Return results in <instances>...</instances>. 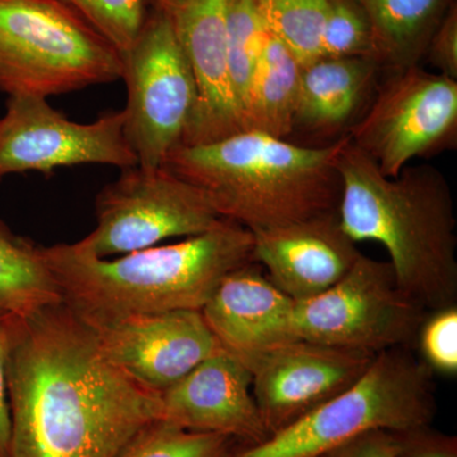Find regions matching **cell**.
Segmentation results:
<instances>
[{
  "mask_svg": "<svg viewBox=\"0 0 457 457\" xmlns=\"http://www.w3.org/2000/svg\"><path fill=\"white\" fill-rule=\"evenodd\" d=\"M9 457H119L161 392L112 362L64 302L21 318L7 366Z\"/></svg>",
  "mask_w": 457,
  "mask_h": 457,
  "instance_id": "6da1fadb",
  "label": "cell"
},
{
  "mask_svg": "<svg viewBox=\"0 0 457 457\" xmlns=\"http://www.w3.org/2000/svg\"><path fill=\"white\" fill-rule=\"evenodd\" d=\"M337 170L345 233L354 243L384 245L399 287L427 312L456 305V218L444 173L420 164L384 176L348 135Z\"/></svg>",
  "mask_w": 457,
  "mask_h": 457,
  "instance_id": "7a4b0ae2",
  "label": "cell"
},
{
  "mask_svg": "<svg viewBox=\"0 0 457 457\" xmlns=\"http://www.w3.org/2000/svg\"><path fill=\"white\" fill-rule=\"evenodd\" d=\"M251 230L227 220L176 245H154L116 260L75 243L42 246L62 302L86 319L203 311L221 279L253 261Z\"/></svg>",
  "mask_w": 457,
  "mask_h": 457,
  "instance_id": "3957f363",
  "label": "cell"
},
{
  "mask_svg": "<svg viewBox=\"0 0 457 457\" xmlns=\"http://www.w3.org/2000/svg\"><path fill=\"white\" fill-rule=\"evenodd\" d=\"M345 140L312 147L246 130L179 145L163 167L204 191L222 218L255 233L338 212L337 158Z\"/></svg>",
  "mask_w": 457,
  "mask_h": 457,
  "instance_id": "277c9868",
  "label": "cell"
},
{
  "mask_svg": "<svg viewBox=\"0 0 457 457\" xmlns=\"http://www.w3.org/2000/svg\"><path fill=\"white\" fill-rule=\"evenodd\" d=\"M122 56L62 0H0V92L65 95L122 79Z\"/></svg>",
  "mask_w": 457,
  "mask_h": 457,
  "instance_id": "5b68a950",
  "label": "cell"
},
{
  "mask_svg": "<svg viewBox=\"0 0 457 457\" xmlns=\"http://www.w3.org/2000/svg\"><path fill=\"white\" fill-rule=\"evenodd\" d=\"M432 374L409 348L380 352L347 390L233 457H315L375 429L432 425L437 411Z\"/></svg>",
  "mask_w": 457,
  "mask_h": 457,
  "instance_id": "8992f818",
  "label": "cell"
},
{
  "mask_svg": "<svg viewBox=\"0 0 457 457\" xmlns=\"http://www.w3.org/2000/svg\"><path fill=\"white\" fill-rule=\"evenodd\" d=\"M96 218L97 227L75 245L98 258L200 236L228 220L196 186L165 167L139 164L125 168L99 191Z\"/></svg>",
  "mask_w": 457,
  "mask_h": 457,
  "instance_id": "52a82bcc",
  "label": "cell"
},
{
  "mask_svg": "<svg viewBox=\"0 0 457 457\" xmlns=\"http://www.w3.org/2000/svg\"><path fill=\"white\" fill-rule=\"evenodd\" d=\"M427 314L399 287L389 262L361 254L341 281L295 302L293 333L295 338L378 354L416 343Z\"/></svg>",
  "mask_w": 457,
  "mask_h": 457,
  "instance_id": "ba28073f",
  "label": "cell"
},
{
  "mask_svg": "<svg viewBox=\"0 0 457 457\" xmlns=\"http://www.w3.org/2000/svg\"><path fill=\"white\" fill-rule=\"evenodd\" d=\"M122 64L126 137L141 167H163L182 145L196 106L194 77L167 12L149 11Z\"/></svg>",
  "mask_w": 457,
  "mask_h": 457,
  "instance_id": "9c48e42d",
  "label": "cell"
},
{
  "mask_svg": "<svg viewBox=\"0 0 457 457\" xmlns=\"http://www.w3.org/2000/svg\"><path fill=\"white\" fill-rule=\"evenodd\" d=\"M348 137L386 177L398 176L413 159L451 149L457 137V80L420 65L393 71Z\"/></svg>",
  "mask_w": 457,
  "mask_h": 457,
  "instance_id": "30bf717a",
  "label": "cell"
},
{
  "mask_svg": "<svg viewBox=\"0 0 457 457\" xmlns=\"http://www.w3.org/2000/svg\"><path fill=\"white\" fill-rule=\"evenodd\" d=\"M125 111L78 123L50 106L46 98L8 97L0 119V182L11 174L51 173L62 167L139 164L125 134Z\"/></svg>",
  "mask_w": 457,
  "mask_h": 457,
  "instance_id": "8fae6325",
  "label": "cell"
},
{
  "mask_svg": "<svg viewBox=\"0 0 457 457\" xmlns=\"http://www.w3.org/2000/svg\"><path fill=\"white\" fill-rule=\"evenodd\" d=\"M375 356L296 338L236 357L251 372L255 403L272 436L357 383Z\"/></svg>",
  "mask_w": 457,
  "mask_h": 457,
  "instance_id": "7c38bea8",
  "label": "cell"
},
{
  "mask_svg": "<svg viewBox=\"0 0 457 457\" xmlns=\"http://www.w3.org/2000/svg\"><path fill=\"white\" fill-rule=\"evenodd\" d=\"M83 319L108 359L156 392L168 389L222 348L201 311Z\"/></svg>",
  "mask_w": 457,
  "mask_h": 457,
  "instance_id": "4fadbf2b",
  "label": "cell"
},
{
  "mask_svg": "<svg viewBox=\"0 0 457 457\" xmlns=\"http://www.w3.org/2000/svg\"><path fill=\"white\" fill-rule=\"evenodd\" d=\"M163 12L170 14L196 87V106L182 145L245 131L228 69L227 0H170Z\"/></svg>",
  "mask_w": 457,
  "mask_h": 457,
  "instance_id": "5bb4252c",
  "label": "cell"
},
{
  "mask_svg": "<svg viewBox=\"0 0 457 457\" xmlns=\"http://www.w3.org/2000/svg\"><path fill=\"white\" fill-rule=\"evenodd\" d=\"M161 420L188 431L219 433L248 446L270 437L252 390V375L219 350L161 393Z\"/></svg>",
  "mask_w": 457,
  "mask_h": 457,
  "instance_id": "9a60e30c",
  "label": "cell"
},
{
  "mask_svg": "<svg viewBox=\"0 0 457 457\" xmlns=\"http://www.w3.org/2000/svg\"><path fill=\"white\" fill-rule=\"evenodd\" d=\"M252 234L253 261L294 302L335 286L362 254L343 230L338 212Z\"/></svg>",
  "mask_w": 457,
  "mask_h": 457,
  "instance_id": "2e32d148",
  "label": "cell"
},
{
  "mask_svg": "<svg viewBox=\"0 0 457 457\" xmlns=\"http://www.w3.org/2000/svg\"><path fill=\"white\" fill-rule=\"evenodd\" d=\"M294 305V300L251 262L221 279L201 312L221 347L243 356L296 339Z\"/></svg>",
  "mask_w": 457,
  "mask_h": 457,
  "instance_id": "e0dca14e",
  "label": "cell"
},
{
  "mask_svg": "<svg viewBox=\"0 0 457 457\" xmlns=\"http://www.w3.org/2000/svg\"><path fill=\"white\" fill-rule=\"evenodd\" d=\"M380 69L371 57H320L303 66L295 130L330 134L347 125Z\"/></svg>",
  "mask_w": 457,
  "mask_h": 457,
  "instance_id": "ac0fdd59",
  "label": "cell"
},
{
  "mask_svg": "<svg viewBox=\"0 0 457 457\" xmlns=\"http://www.w3.org/2000/svg\"><path fill=\"white\" fill-rule=\"evenodd\" d=\"M368 18L376 60L403 71L420 65L450 0H356Z\"/></svg>",
  "mask_w": 457,
  "mask_h": 457,
  "instance_id": "d6986e66",
  "label": "cell"
},
{
  "mask_svg": "<svg viewBox=\"0 0 457 457\" xmlns=\"http://www.w3.org/2000/svg\"><path fill=\"white\" fill-rule=\"evenodd\" d=\"M302 65L287 47L267 31L266 42L255 68L248 104L245 130L288 139L295 131Z\"/></svg>",
  "mask_w": 457,
  "mask_h": 457,
  "instance_id": "ffe728a7",
  "label": "cell"
},
{
  "mask_svg": "<svg viewBox=\"0 0 457 457\" xmlns=\"http://www.w3.org/2000/svg\"><path fill=\"white\" fill-rule=\"evenodd\" d=\"M62 302L42 246L0 220V314L29 317Z\"/></svg>",
  "mask_w": 457,
  "mask_h": 457,
  "instance_id": "44dd1931",
  "label": "cell"
},
{
  "mask_svg": "<svg viewBox=\"0 0 457 457\" xmlns=\"http://www.w3.org/2000/svg\"><path fill=\"white\" fill-rule=\"evenodd\" d=\"M264 26L300 65L321 57V35L332 0H257Z\"/></svg>",
  "mask_w": 457,
  "mask_h": 457,
  "instance_id": "7402d4cb",
  "label": "cell"
},
{
  "mask_svg": "<svg viewBox=\"0 0 457 457\" xmlns=\"http://www.w3.org/2000/svg\"><path fill=\"white\" fill-rule=\"evenodd\" d=\"M225 25L231 84L245 128L249 88L267 37L257 0H227Z\"/></svg>",
  "mask_w": 457,
  "mask_h": 457,
  "instance_id": "603a6c76",
  "label": "cell"
},
{
  "mask_svg": "<svg viewBox=\"0 0 457 457\" xmlns=\"http://www.w3.org/2000/svg\"><path fill=\"white\" fill-rule=\"evenodd\" d=\"M246 446L230 436L188 431L156 420L141 429L119 457H233Z\"/></svg>",
  "mask_w": 457,
  "mask_h": 457,
  "instance_id": "cb8c5ba5",
  "label": "cell"
},
{
  "mask_svg": "<svg viewBox=\"0 0 457 457\" xmlns=\"http://www.w3.org/2000/svg\"><path fill=\"white\" fill-rule=\"evenodd\" d=\"M121 54L128 53L145 25L146 0H62Z\"/></svg>",
  "mask_w": 457,
  "mask_h": 457,
  "instance_id": "d4e9b609",
  "label": "cell"
},
{
  "mask_svg": "<svg viewBox=\"0 0 457 457\" xmlns=\"http://www.w3.org/2000/svg\"><path fill=\"white\" fill-rule=\"evenodd\" d=\"M321 57H371L376 60L371 29L356 0H332L330 3L321 35Z\"/></svg>",
  "mask_w": 457,
  "mask_h": 457,
  "instance_id": "484cf974",
  "label": "cell"
},
{
  "mask_svg": "<svg viewBox=\"0 0 457 457\" xmlns=\"http://www.w3.org/2000/svg\"><path fill=\"white\" fill-rule=\"evenodd\" d=\"M417 342L427 368L441 375L457 374V306L428 312Z\"/></svg>",
  "mask_w": 457,
  "mask_h": 457,
  "instance_id": "4316f807",
  "label": "cell"
},
{
  "mask_svg": "<svg viewBox=\"0 0 457 457\" xmlns=\"http://www.w3.org/2000/svg\"><path fill=\"white\" fill-rule=\"evenodd\" d=\"M396 440L395 457H457V438L431 425L393 432Z\"/></svg>",
  "mask_w": 457,
  "mask_h": 457,
  "instance_id": "83f0119b",
  "label": "cell"
},
{
  "mask_svg": "<svg viewBox=\"0 0 457 457\" xmlns=\"http://www.w3.org/2000/svg\"><path fill=\"white\" fill-rule=\"evenodd\" d=\"M425 56L437 73L457 80V7L451 4L433 32Z\"/></svg>",
  "mask_w": 457,
  "mask_h": 457,
  "instance_id": "f1b7e54d",
  "label": "cell"
},
{
  "mask_svg": "<svg viewBox=\"0 0 457 457\" xmlns=\"http://www.w3.org/2000/svg\"><path fill=\"white\" fill-rule=\"evenodd\" d=\"M21 318L22 317H17V315L0 314V457H9L11 411H9L7 366Z\"/></svg>",
  "mask_w": 457,
  "mask_h": 457,
  "instance_id": "f546056e",
  "label": "cell"
},
{
  "mask_svg": "<svg viewBox=\"0 0 457 457\" xmlns=\"http://www.w3.org/2000/svg\"><path fill=\"white\" fill-rule=\"evenodd\" d=\"M395 453L396 440L394 433L375 429L315 457H395Z\"/></svg>",
  "mask_w": 457,
  "mask_h": 457,
  "instance_id": "4dcf8cb0",
  "label": "cell"
},
{
  "mask_svg": "<svg viewBox=\"0 0 457 457\" xmlns=\"http://www.w3.org/2000/svg\"><path fill=\"white\" fill-rule=\"evenodd\" d=\"M149 11H164L170 0H146Z\"/></svg>",
  "mask_w": 457,
  "mask_h": 457,
  "instance_id": "1f68e13d",
  "label": "cell"
}]
</instances>
